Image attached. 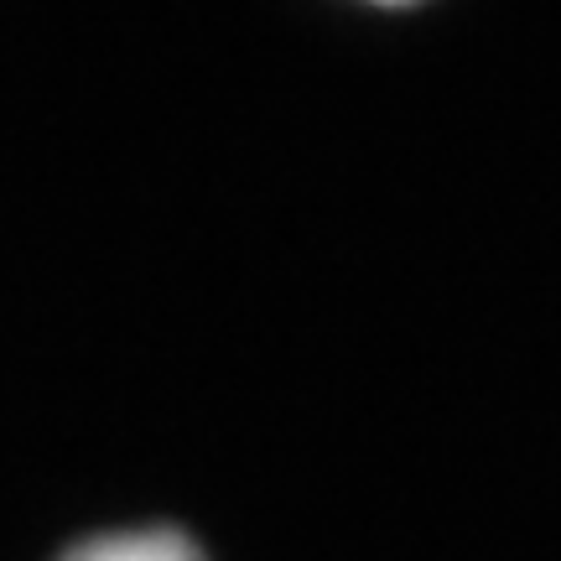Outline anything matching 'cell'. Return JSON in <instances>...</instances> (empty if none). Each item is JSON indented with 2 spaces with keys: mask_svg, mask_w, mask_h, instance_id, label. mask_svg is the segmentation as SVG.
Returning <instances> with one entry per match:
<instances>
[{
  "mask_svg": "<svg viewBox=\"0 0 561 561\" xmlns=\"http://www.w3.org/2000/svg\"><path fill=\"white\" fill-rule=\"evenodd\" d=\"M359 5H380V11H401V5H421V0H359Z\"/></svg>",
  "mask_w": 561,
  "mask_h": 561,
  "instance_id": "obj_2",
  "label": "cell"
},
{
  "mask_svg": "<svg viewBox=\"0 0 561 561\" xmlns=\"http://www.w3.org/2000/svg\"><path fill=\"white\" fill-rule=\"evenodd\" d=\"M58 561H214L203 551L198 536H187L182 525L136 520V525H104L89 530L73 546H62Z\"/></svg>",
  "mask_w": 561,
  "mask_h": 561,
  "instance_id": "obj_1",
  "label": "cell"
}]
</instances>
